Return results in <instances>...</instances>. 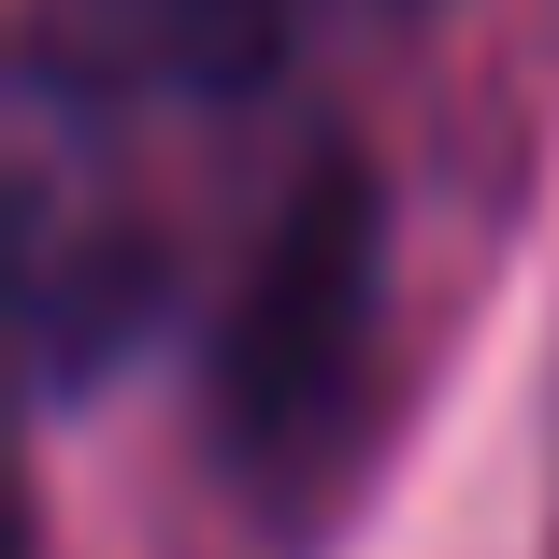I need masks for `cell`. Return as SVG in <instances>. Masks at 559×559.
<instances>
[{
  "label": "cell",
  "mask_w": 559,
  "mask_h": 559,
  "mask_svg": "<svg viewBox=\"0 0 559 559\" xmlns=\"http://www.w3.org/2000/svg\"><path fill=\"white\" fill-rule=\"evenodd\" d=\"M359 316H373V187L316 173L287 201L273 259H259L245 330H230V430L245 444H301L359 373Z\"/></svg>",
  "instance_id": "cell-1"
},
{
  "label": "cell",
  "mask_w": 559,
  "mask_h": 559,
  "mask_svg": "<svg viewBox=\"0 0 559 559\" xmlns=\"http://www.w3.org/2000/svg\"><path fill=\"white\" fill-rule=\"evenodd\" d=\"M345 15H416V0H345Z\"/></svg>",
  "instance_id": "cell-3"
},
{
  "label": "cell",
  "mask_w": 559,
  "mask_h": 559,
  "mask_svg": "<svg viewBox=\"0 0 559 559\" xmlns=\"http://www.w3.org/2000/svg\"><path fill=\"white\" fill-rule=\"evenodd\" d=\"M301 15L316 0H44V72L130 100H230L287 58Z\"/></svg>",
  "instance_id": "cell-2"
}]
</instances>
